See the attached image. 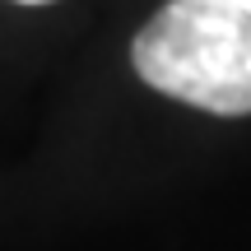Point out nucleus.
Here are the masks:
<instances>
[{
  "label": "nucleus",
  "mask_w": 251,
  "mask_h": 251,
  "mask_svg": "<svg viewBox=\"0 0 251 251\" xmlns=\"http://www.w3.org/2000/svg\"><path fill=\"white\" fill-rule=\"evenodd\" d=\"M149 89L219 117L251 112V14L233 0H168L135 37Z\"/></svg>",
  "instance_id": "obj_1"
},
{
  "label": "nucleus",
  "mask_w": 251,
  "mask_h": 251,
  "mask_svg": "<svg viewBox=\"0 0 251 251\" xmlns=\"http://www.w3.org/2000/svg\"><path fill=\"white\" fill-rule=\"evenodd\" d=\"M233 5H237V9H247V14H251V0H233Z\"/></svg>",
  "instance_id": "obj_2"
},
{
  "label": "nucleus",
  "mask_w": 251,
  "mask_h": 251,
  "mask_svg": "<svg viewBox=\"0 0 251 251\" xmlns=\"http://www.w3.org/2000/svg\"><path fill=\"white\" fill-rule=\"evenodd\" d=\"M24 5H42V0H24Z\"/></svg>",
  "instance_id": "obj_3"
}]
</instances>
